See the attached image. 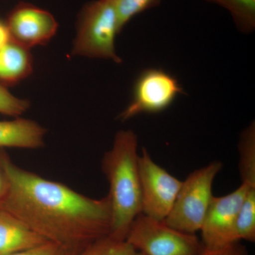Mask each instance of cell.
Instances as JSON below:
<instances>
[{
	"mask_svg": "<svg viewBox=\"0 0 255 255\" xmlns=\"http://www.w3.org/2000/svg\"><path fill=\"white\" fill-rule=\"evenodd\" d=\"M46 129L31 119L0 121V150L4 148L36 150L45 145Z\"/></svg>",
	"mask_w": 255,
	"mask_h": 255,
	"instance_id": "30bf717a",
	"label": "cell"
},
{
	"mask_svg": "<svg viewBox=\"0 0 255 255\" xmlns=\"http://www.w3.org/2000/svg\"><path fill=\"white\" fill-rule=\"evenodd\" d=\"M120 33L117 13L108 0L87 2L78 14L72 55L122 63L115 47Z\"/></svg>",
	"mask_w": 255,
	"mask_h": 255,
	"instance_id": "3957f363",
	"label": "cell"
},
{
	"mask_svg": "<svg viewBox=\"0 0 255 255\" xmlns=\"http://www.w3.org/2000/svg\"><path fill=\"white\" fill-rule=\"evenodd\" d=\"M226 8L231 13L236 27L248 34L255 28V0H206Z\"/></svg>",
	"mask_w": 255,
	"mask_h": 255,
	"instance_id": "5bb4252c",
	"label": "cell"
},
{
	"mask_svg": "<svg viewBox=\"0 0 255 255\" xmlns=\"http://www.w3.org/2000/svg\"><path fill=\"white\" fill-rule=\"evenodd\" d=\"M181 94L184 90L177 78L162 69H145L135 80L131 100L118 119L127 122L141 114L160 113Z\"/></svg>",
	"mask_w": 255,
	"mask_h": 255,
	"instance_id": "8992f818",
	"label": "cell"
},
{
	"mask_svg": "<svg viewBox=\"0 0 255 255\" xmlns=\"http://www.w3.org/2000/svg\"><path fill=\"white\" fill-rule=\"evenodd\" d=\"M11 40V36L6 23L0 19V48Z\"/></svg>",
	"mask_w": 255,
	"mask_h": 255,
	"instance_id": "7402d4cb",
	"label": "cell"
},
{
	"mask_svg": "<svg viewBox=\"0 0 255 255\" xmlns=\"http://www.w3.org/2000/svg\"><path fill=\"white\" fill-rule=\"evenodd\" d=\"M30 49L12 40L0 48V84L12 86L29 77L33 72Z\"/></svg>",
	"mask_w": 255,
	"mask_h": 255,
	"instance_id": "7c38bea8",
	"label": "cell"
},
{
	"mask_svg": "<svg viewBox=\"0 0 255 255\" xmlns=\"http://www.w3.org/2000/svg\"><path fill=\"white\" fill-rule=\"evenodd\" d=\"M9 190V181L4 167L0 163V207L2 205Z\"/></svg>",
	"mask_w": 255,
	"mask_h": 255,
	"instance_id": "44dd1931",
	"label": "cell"
},
{
	"mask_svg": "<svg viewBox=\"0 0 255 255\" xmlns=\"http://www.w3.org/2000/svg\"><path fill=\"white\" fill-rule=\"evenodd\" d=\"M239 171L242 183L255 187V125L252 123L242 132L238 145Z\"/></svg>",
	"mask_w": 255,
	"mask_h": 255,
	"instance_id": "4fadbf2b",
	"label": "cell"
},
{
	"mask_svg": "<svg viewBox=\"0 0 255 255\" xmlns=\"http://www.w3.org/2000/svg\"><path fill=\"white\" fill-rule=\"evenodd\" d=\"M31 107L29 101L18 98L0 84V114L18 118Z\"/></svg>",
	"mask_w": 255,
	"mask_h": 255,
	"instance_id": "ac0fdd59",
	"label": "cell"
},
{
	"mask_svg": "<svg viewBox=\"0 0 255 255\" xmlns=\"http://www.w3.org/2000/svg\"><path fill=\"white\" fill-rule=\"evenodd\" d=\"M222 167V162L214 161L196 169L182 181L172 209L164 222L189 234L200 231L214 197L215 178Z\"/></svg>",
	"mask_w": 255,
	"mask_h": 255,
	"instance_id": "277c9868",
	"label": "cell"
},
{
	"mask_svg": "<svg viewBox=\"0 0 255 255\" xmlns=\"http://www.w3.org/2000/svg\"><path fill=\"white\" fill-rule=\"evenodd\" d=\"M0 163L9 181L1 209L11 213L68 255H78L94 242L110 234L108 196L93 199L63 183L49 180L18 167L4 150Z\"/></svg>",
	"mask_w": 255,
	"mask_h": 255,
	"instance_id": "6da1fadb",
	"label": "cell"
},
{
	"mask_svg": "<svg viewBox=\"0 0 255 255\" xmlns=\"http://www.w3.org/2000/svg\"><path fill=\"white\" fill-rule=\"evenodd\" d=\"M137 255H143L141 254V253H137Z\"/></svg>",
	"mask_w": 255,
	"mask_h": 255,
	"instance_id": "603a6c76",
	"label": "cell"
},
{
	"mask_svg": "<svg viewBox=\"0 0 255 255\" xmlns=\"http://www.w3.org/2000/svg\"><path fill=\"white\" fill-rule=\"evenodd\" d=\"M5 22L11 40L28 49L47 44L58 28V21L51 13L27 2L16 4Z\"/></svg>",
	"mask_w": 255,
	"mask_h": 255,
	"instance_id": "9c48e42d",
	"label": "cell"
},
{
	"mask_svg": "<svg viewBox=\"0 0 255 255\" xmlns=\"http://www.w3.org/2000/svg\"><path fill=\"white\" fill-rule=\"evenodd\" d=\"M12 255H68L63 248L52 242L46 241L29 249Z\"/></svg>",
	"mask_w": 255,
	"mask_h": 255,
	"instance_id": "d6986e66",
	"label": "cell"
},
{
	"mask_svg": "<svg viewBox=\"0 0 255 255\" xmlns=\"http://www.w3.org/2000/svg\"><path fill=\"white\" fill-rule=\"evenodd\" d=\"M137 253L126 240L108 235L92 243L78 255H137Z\"/></svg>",
	"mask_w": 255,
	"mask_h": 255,
	"instance_id": "e0dca14e",
	"label": "cell"
},
{
	"mask_svg": "<svg viewBox=\"0 0 255 255\" xmlns=\"http://www.w3.org/2000/svg\"><path fill=\"white\" fill-rule=\"evenodd\" d=\"M196 255H246V253L238 243H236L219 249H206L204 248L200 253Z\"/></svg>",
	"mask_w": 255,
	"mask_h": 255,
	"instance_id": "ffe728a7",
	"label": "cell"
},
{
	"mask_svg": "<svg viewBox=\"0 0 255 255\" xmlns=\"http://www.w3.org/2000/svg\"><path fill=\"white\" fill-rule=\"evenodd\" d=\"M46 241L14 215L0 208V255H14Z\"/></svg>",
	"mask_w": 255,
	"mask_h": 255,
	"instance_id": "8fae6325",
	"label": "cell"
},
{
	"mask_svg": "<svg viewBox=\"0 0 255 255\" xmlns=\"http://www.w3.org/2000/svg\"><path fill=\"white\" fill-rule=\"evenodd\" d=\"M126 241L143 255H196L204 249L196 234L178 231L164 221L142 214L134 220Z\"/></svg>",
	"mask_w": 255,
	"mask_h": 255,
	"instance_id": "5b68a950",
	"label": "cell"
},
{
	"mask_svg": "<svg viewBox=\"0 0 255 255\" xmlns=\"http://www.w3.org/2000/svg\"><path fill=\"white\" fill-rule=\"evenodd\" d=\"M138 167L142 214L164 221L172 209L182 181L156 163L145 147L139 155Z\"/></svg>",
	"mask_w": 255,
	"mask_h": 255,
	"instance_id": "52a82bcc",
	"label": "cell"
},
{
	"mask_svg": "<svg viewBox=\"0 0 255 255\" xmlns=\"http://www.w3.org/2000/svg\"><path fill=\"white\" fill-rule=\"evenodd\" d=\"M236 236L241 240L254 243L255 241V187L247 191L236 222Z\"/></svg>",
	"mask_w": 255,
	"mask_h": 255,
	"instance_id": "9a60e30c",
	"label": "cell"
},
{
	"mask_svg": "<svg viewBox=\"0 0 255 255\" xmlns=\"http://www.w3.org/2000/svg\"><path fill=\"white\" fill-rule=\"evenodd\" d=\"M250 186L241 183L236 190L213 197L200 230L201 243L206 249H219L238 243L236 222Z\"/></svg>",
	"mask_w": 255,
	"mask_h": 255,
	"instance_id": "ba28073f",
	"label": "cell"
},
{
	"mask_svg": "<svg viewBox=\"0 0 255 255\" xmlns=\"http://www.w3.org/2000/svg\"><path fill=\"white\" fill-rule=\"evenodd\" d=\"M137 137L131 130L117 132L113 145L104 155L102 170L109 183L110 236L126 240L134 220L142 214Z\"/></svg>",
	"mask_w": 255,
	"mask_h": 255,
	"instance_id": "7a4b0ae2",
	"label": "cell"
},
{
	"mask_svg": "<svg viewBox=\"0 0 255 255\" xmlns=\"http://www.w3.org/2000/svg\"><path fill=\"white\" fill-rule=\"evenodd\" d=\"M113 6L117 18L119 28L122 31L127 23L136 16L147 10L157 7L162 0H108Z\"/></svg>",
	"mask_w": 255,
	"mask_h": 255,
	"instance_id": "2e32d148",
	"label": "cell"
}]
</instances>
